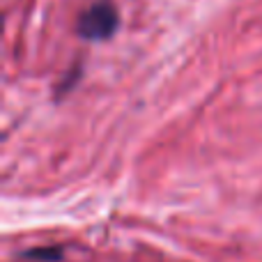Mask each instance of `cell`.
Returning <instances> with one entry per match:
<instances>
[{"mask_svg":"<svg viewBox=\"0 0 262 262\" xmlns=\"http://www.w3.org/2000/svg\"><path fill=\"white\" fill-rule=\"evenodd\" d=\"M118 26H120V14L115 9V5L111 0H97L78 16L76 32L83 39L101 41L113 37Z\"/></svg>","mask_w":262,"mask_h":262,"instance_id":"cell-1","label":"cell"},{"mask_svg":"<svg viewBox=\"0 0 262 262\" xmlns=\"http://www.w3.org/2000/svg\"><path fill=\"white\" fill-rule=\"evenodd\" d=\"M28 258H51V260H55V258H60V251H51V253H44V251H30V253H26Z\"/></svg>","mask_w":262,"mask_h":262,"instance_id":"cell-2","label":"cell"}]
</instances>
